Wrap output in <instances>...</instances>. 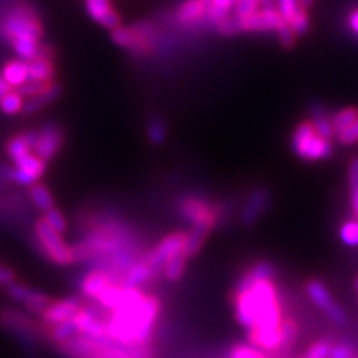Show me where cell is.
Masks as SVG:
<instances>
[{"instance_id": "obj_12", "label": "cell", "mask_w": 358, "mask_h": 358, "mask_svg": "<svg viewBox=\"0 0 358 358\" xmlns=\"http://www.w3.org/2000/svg\"><path fill=\"white\" fill-rule=\"evenodd\" d=\"M306 292L308 295V299H310V301L315 303V306L319 307L320 310L324 312L335 325L343 327L347 324L345 312H343L342 308H340L338 303L335 302L332 297H330L329 289H327L320 280H317V279L308 280L306 284Z\"/></svg>"}, {"instance_id": "obj_16", "label": "cell", "mask_w": 358, "mask_h": 358, "mask_svg": "<svg viewBox=\"0 0 358 358\" xmlns=\"http://www.w3.org/2000/svg\"><path fill=\"white\" fill-rule=\"evenodd\" d=\"M88 17L106 30H115L123 25V17L111 3V0H85Z\"/></svg>"}, {"instance_id": "obj_20", "label": "cell", "mask_w": 358, "mask_h": 358, "mask_svg": "<svg viewBox=\"0 0 358 358\" xmlns=\"http://www.w3.org/2000/svg\"><path fill=\"white\" fill-rule=\"evenodd\" d=\"M64 90H65L64 85L55 80V82H52L50 85H48V87L45 88L42 93L27 98V100L24 101V108H22L20 115H24V116L37 115L38 111H42L43 108H47V106H50L52 103H55L58 98L64 95Z\"/></svg>"}, {"instance_id": "obj_54", "label": "cell", "mask_w": 358, "mask_h": 358, "mask_svg": "<svg viewBox=\"0 0 358 358\" xmlns=\"http://www.w3.org/2000/svg\"><path fill=\"white\" fill-rule=\"evenodd\" d=\"M355 290H357V292H358V279L355 280Z\"/></svg>"}, {"instance_id": "obj_2", "label": "cell", "mask_w": 358, "mask_h": 358, "mask_svg": "<svg viewBox=\"0 0 358 358\" xmlns=\"http://www.w3.org/2000/svg\"><path fill=\"white\" fill-rule=\"evenodd\" d=\"M0 332L12 337L22 352H40L47 343V325L24 308L0 307Z\"/></svg>"}, {"instance_id": "obj_4", "label": "cell", "mask_w": 358, "mask_h": 358, "mask_svg": "<svg viewBox=\"0 0 358 358\" xmlns=\"http://www.w3.org/2000/svg\"><path fill=\"white\" fill-rule=\"evenodd\" d=\"M19 237L25 241L29 249L34 254H37L42 261H47L58 267L73 266L71 248L64 239V234L53 231L42 217L35 219L34 226L30 229L22 231Z\"/></svg>"}, {"instance_id": "obj_29", "label": "cell", "mask_w": 358, "mask_h": 358, "mask_svg": "<svg viewBox=\"0 0 358 358\" xmlns=\"http://www.w3.org/2000/svg\"><path fill=\"white\" fill-rule=\"evenodd\" d=\"M146 138L151 145L159 146L168 140L166 122L159 115H151L146 120Z\"/></svg>"}, {"instance_id": "obj_41", "label": "cell", "mask_w": 358, "mask_h": 358, "mask_svg": "<svg viewBox=\"0 0 358 358\" xmlns=\"http://www.w3.org/2000/svg\"><path fill=\"white\" fill-rule=\"evenodd\" d=\"M216 30L224 37H232V35L239 34V20H237V17L234 13H231V15H227L226 19H222L219 24L216 25Z\"/></svg>"}, {"instance_id": "obj_52", "label": "cell", "mask_w": 358, "mask_h": 358, "mask_svg": "<svg viewBox=\"0 0 358 358\" xmlns=\"http://www.w3.org/2000/svg\"><path fill=\"white\" fill-rule=\"evenodd\" d=\"M299 3H301L302 8H310L313 6V0H299Z\"/></svg>"}, {"instance_id": "obj_21", "label": "cell", "mask_w": 358, "mask_h": 358, "mask_svg": "<svg viewBox=\"0 0 358 358\" xmlns=\"http://www.w3.org/2000/svg\"><path fill=\"white\" fill-rule=\"evenodd\" d=\"M34 143H35V128L24 129V131L12 134L10 138H7L6 145V155L7 158L13 163L25 158L27 155H30L34 151Z\"/></svg>"}, {"instance_id": "obj_49", "label": "cell", "mask_w": 358, "mask_h": 358, "mask_svg": "<svg viewBox=\"0 0 358 358\" xmlns=\"http://www.w3.org/2000/svg\"><path fill=\"white\" fill-rule=\"evenodd\" d=\"M350 204H352V213L355 214V217L358 219V187L350 189Z\"/></svg>"}, {"instance_id": "obj_26", "label": "cell", "mask_w": 358, "mask_h": 358, "mask_svg": "<svg viewBox=\"0 0 358 358\" xmlns=\"http://www.w3.org/2000/svg\"><path fill=\"white\" fill-rule=\"evenodd\" d=\"M27 66H29V80H35V82H53L55 80V62L35 58V60L27 62Z\"/></svg>"}, {"instance_id": "obj_37", "label": "cell", "mask_w": 358, "mask_h": 358, "mask_svg": "<svg viewBox=\"0 0 358 358\" xmlns=\"http://www.w3.org/2000/svg\"><path fill=\"white\" fill-rule=\"evenodd\" d=\"M340 239L350 248L358 245V221L343 222L342 227H340Z\"/></svg>"}, {"instance_id": "obj_25", "label": "cell", "mask_w": 358, "mask_h": 358, "mask_svg": "<svg viewBox=\"0 0 358 358\" xmlns=\"http://www.w3.org/2000/svg\"><path fill=\"white\" fill-rule=\"evenodd\" d=\"M2 77L13 90L22 87L29 80V66H27V62L20 60V58H12V60L6 62L2 66Z\"/></svg>"}, {"instance_id": "obj_7", "label": "cell", "mask_w": 358, "mask_h": 358, "mask_svg": "<svg viewBox=\"0 0 358 358\" xmlns=\"http://www.w3.org/2000/svg\"><path fill=\"white\" fill-rule=\"evenodd\" d=\"M292 150L303 161H322L334 153L332 141L317 133L310 120H303L292 133Z\"/></svg>"}, {"instance_id": "obj_50", "label": "cell", "mask_w": 358, "mask_h": 358, "mask_svg": "<svg viewBox=\"0 0 358 358\" xmlns=\"http://www.w3.org/2000/svg\"><path fill=\"white\" fill-rule=\"evenodd\" d=\"M10 90H13L10 85H8L6 80H3V77H2V73H0V100H2L3 96L7 95L8 92H10Z\"/></svg>"}, {"instance_id": "obj_47", "label": "cell", "mask_w": 358, "mask_h": 358, "mask_svg": "<svg viewBox=\"0 0 358 358\" xmlns=\"http://www.w3.org/2000/svg\"><path fill=\"white\" fill-rule=\"evenodd\" d=\"M348 186L350 189L358 187V158H353L348 164Z\"/></svg>"}, {"instance_id": "obj_22", "label": "cell", "mask_w": 358, "mask_h": 358, "mask_svg": "<svg viewBox=\"0 0 358 358\" xmlns=\"http://www.w3.org/2000/svg\"><path fill=\"white\" fill-rule=\"evenodd\" d=\"M274 277H275L274 264L268 261H259L256 264H252L248 271L243 272V275H241L239 280H237L234 292H243V290H248L252 287L257 280L274 279Z\"/></svg>"}, {"instance_id": "obj_9", "label": "cell", "mask_w": 358, "mask_h": 358, "mask_svg": "<svg viewBox=\"0 0 358 358\" xmlns=\"http://www.w3.org/2000/svg\"><path fill=\"white\" fill-rule=\"evenodd\" d=\"M66 145V129L62 123L47 120L35 128L34 155L42 158L45 163H52L62 153Z\"/></svg>"}, {"instance_id": "obj_43", "label": "cell", "mask_w": 358, "mask_h": 358, "mask_svg": "<svg viewBox=\"0 0 358 358\" xmlns=\"http://www.w3.org/2000/svg\"><path fill=\"white\" fill-rule=\"evenodd\" d=\"M229 358H267V353L261 352L256 347L236 345L231 348Z\"/></svg>"}, {"instance_id": "obj_5", "label": "cell", "mask_w": 358, "mask_h": 358, "mask_svg": "<svg viewBox=\"0 0 358 358\" xmlns=\"http://www.w3.org/2000/svg\"><path fill=\"white\" fill-rule=\"evenodd\" d=\"M111 42L134 58L153 57L159 52L161 30L156 20H138L131 25H122L110 32Z\"/></svg>"}, {"instance_id": "obj_45", "label": "cell", "mask_w": 358, "mask_h": 358, "mask_svg": "<svg viewBox=\"0 0 358 358\" xmlns=\"http://www.w3.org/2000/svg\"><path fill=\"white\" fill-rule=\"evenodd\" d=\"M277 37H279V42L282 43V47L292 48L295 45V38H297V35L294 34V30L290 29L289 24H285L279 32H277Z\"/></svg>"}, {"instance_id": "obj_48", "label": "cell", "mask_w": 358, "mask_h": 358, "mask_svg": "<svg viewBox=\"0 0 358 358\" xmlns=\"http://www.w3.org/2000/svg\"><path fill=\"white\" fill-rule=\"evenodd\" d=\"M347 24H348V29H350L352 32L358 37V8H355V10H353L350 15H348Z\"/></svg>"}, {"instance_id": "obj_51", "label": "cell", "mask_w": 358, "mask_h": 358, "mask_svg": "<svg viewBox=\"0 0 358 358\" xmlns=\"http://www.w3.org/2000/svg\"><path fill=\"white\" fill-rule=\"evenodd\" d=\"M22 357L24 358H42L40 357V352H22Z\"/></svg>"}, {"instance_id": "obj_44", "label": "cell", "mask_w": 358, "mask_h": 358, "mask_svg": "<svg viewBox=\"0 0 358 358\" xmlns=\"http://www.w3.org/2000/svg\"><path fill=\"white\" fill-rule=\"evenodd\" d=\"M335 138H337V141L343 146H352L358 143V120L355 123H352L348 128L342 129V131L335 134Z\"/></svg>"}, {"instance_id": "obj_11", "label": "cell", "mask_w": 358, "mask_h": 358, "mask_svg": "<svg viewBox=\"0 0 358 358\" xmlns=\"http://www.w3.org/2000/svg\"><path fill=\"white\" fill-rule=\"evenodd\" d=\"M239 20L241 32H279L287 22L282 19V15L275 7H262L259 10L249 13Z\"/></svg>"}, {"instance_id": "obj_17", "label": "cell", "mask_w": 358, "mask_h": 358, "mask_svg": "<svg viewBox=\"0 0 358 358\" xmlns=\"http://www.w3.org/2000/svg\"><path fill=\"white\" fill-rule=\"evenodd\" d=\"M271 191H268L267 187H254V189L249 192L248 199H245L244 203L243 213H241V222L248 227L254 226V224L266 214L268 204H271Z\"/></svg>"}, {"instance_id": "obj_14", "label": "cell", "mask_w": 358, "mask_h": 358, "mask_svg": "<svg viewBox=\"0 0 358 358\" xmlns=\"http://www.w3.org/2000/svg\"><path fill=\"white\" fill-rule=\"evenodd\" d=\"M83 299L80 295H69V297L58 299V301H52L50 306L45 308V312L38 317L43 324L55 325L62 324V322L73 320V317L82 310Z\"/></svg>"}, {"instance_id": "obj_38", "label": "cell", "mask_w": 358, "mask_h": 358, "mask_svg": "<svg viewBox=\"0 0 358 358\" xmlns=\"http://www.w3.org/2000/svg\"><path fill=\"white\" fill-rule=\"evenodd\" d=\"M275 8L279 10V13L282 15V19L285 22H289L294 19V15L301 10V3L299 0H275Z\"/></svg>"}, {"instance_id": "obj_1", "label": "cell", "mask_w": 358, "mask_h": 358, "mask_svg": "<svg viewBox=\"0 0 358 358\" xmlns=\"http://www.w3.org/2000/svg\"><path fill=\"white\" fill-rule=\"evenodd\" d=\"M159 317L161 301L158 295L131 287L122 306L110 312L106 332L111 340L123 345L151 343Z\"/></svg>"}, {"instance_id": "obj_23", "label": "cell", "mask_w": 358, "mask_h": 358, "mask_svg": "<svg viewBox=\"0 0 358 358\" xmlns=\"http://www.w3.org/2000/svg\"><path fill=\"white\" fill-rule=\"evenodd\" d=\"M25 191H27V196H29L30 204L34 206L35 211L47 213L50 211L52 208H55V196H53L50 187L45 185V182L42 181L35 182V185L27 187Z\"/></svg>"}, {"instance_id": "obj_32", "label": "cell", "mask_w": 358, "mask_h": 358, "mask_svg": "<svg viewBox=\"0 0 358 358\" xmlns=\"http://www.w3.org/2000/svg\"><path fill=\"white\" fill-rule=\"evenodd\" d=\"M310 122L313 123V127H315L317 133H319L320 136H324L325 140H329V141L334 140L335 133H334V128H332V122H330V116L327 115L324 110L313 108Z\"/></svg>"}, {"instance_id": "obj_6", "label": "cell", "mask_w": 358, "mask_h": 358, "mask_svg": "<svg viewBox=\"0 0 358 358\" xmlns=\"http://www.w3.org/2000/svg\"><path fill=\"white\" fill-rule=\"evenodd\" d=\"M35 209L30 204L29 196L24 187H10L0 192V227L20 234L22 231L30 229L34 226Z\"/></svg>"}, {"instance_id": "obj_53", "label": "cell", "mask_w": 358, "mask_h": 358, "mask_svg": "<svg viewBox=\"0 0 358 358\" xmlns=\"http://www.w3.org/2000/svg\"><path fill=\"white\" fill-rule=\"evenodd\" d=\"M7 189H10V186H8L2 178H0V192H3V191H7Z\"/></svg>"}, {"instance_id": "obj_13", "label": "cell", "mask_w": 358, "mask_h": 358, "mask_svg": "<svg viewBox=\"0 0 358 358\" xmlns=\"http://www.w3.org/2000/svg\"><path fill=\"white\" fill-rule=\"evenodd\" d=\"M13 174H12V186L15 187H29L38 182L40 179L47 173L48 163H45L42 158H38L37 155L30 153L25 158L12 164Z\"/></svg>"}, {"instance_id": "obj_46", "label": "cell", "mask_w": 358, "mask_h": 358, "mask_svg": "<svg viewBox=\"0 0 358 358\" xmlns=\"http://www.w3.org/2000/svg\"><path fill=\"white\" fill-rule=\"evenodd\" d=\"M17 280V272L12 267L0 264V287H7L8 284Z\"/></svg>"}, {"instance_id": "obj_36", "label": "cell", "mask_w": 358, "mask_h": 358, "mask_svg": "<svg viewBox=\"0 0 358 358\" xmlns=\"http://www.w3.org/2000/svg\"><path fill=\"white\" fill-rule=\"evenodd\" d=\"M32 289L34 287H30V285H27L20 280L12 282V284H8L7 287H3L8 301H12L13 303H20V306L25 302V299L29 297V294L32 292Z\"/></svg>"}, {"instance_id": "obj_31", "label": "cell", "mask_w": 358, "mask_h": 358, "mask_svg": "<svg viewBox=\"0 0 358 358\" xmlns=\"http://www.w3.org/2000/svg\"><path fill=\"white\" fill-rule=\"evenodd\" d=\"M186 264H187V256L186 252L178 254L176 257H173L171 261L166 262V266L163 267V277L168 282H178L182 279L186 272Z\"/></svg>"}, {"instance_id": "obj_40", "label": "cell", "mask_w": 358, "mask_h": 358, "mask_svg": "<svg viewBox=\"0 0 358 358\" xmlns=\"http://www.w3.org/2000/svg\"><path fill=\"white\" fill-rule=\"evenodd\" d=\"M329 358H357V350L352 343L337 342L330 345Z\"/></svg>"}, {"instance_id": "obj_27", "label": "cell", "mask_w": 358, "mask_h": 358, "mask_svg": "<svg viewBox=\"0 0 358 358\" xmlns=\"http://www.w3.org/2000/svg\"><path fill=\"white\" fill-rule=\"evenodd\" d=\"M209 232H211V229H209V227H204V226H192L191 231L186 232L185 252H186L187 259L198 256V254L201 252V249H203L206 239H208Z\"/></svg>"}, {"instance_id": "obj_10", "label": "cell", "mask_w": 358, "mask_h": 358, "mask_svg": "<svg viewBox=\"0 0 358 358\" xmlns=\"http://www.w3.org/2000/svg\"><path fill=\"white\" fill-rule=\"evenodd\" d=\"M186 248V232L174 231L169 232L159 239L153 248H150L145 254V261L148 266L153 268V272L158 277H163V267L168 261L176 257L178 254L185 252Z\"/></svg>"}, {"instance_id": "obj_18", "label": "cell", "mask_w": 358, "mask_h": 358, "mask_svg": "<svg viewBox=\"0 0 358 358\" xmlns=\"http://www.w3.org/2000/svg\"><path fill=\"white\" fill-rule=\"evenodd\" d=\"M206 13L208 7L203 0H185L173 13H168V22H174L179 27H194L199 22H206Z\"/></svg>"}, {"instance_id": "obj_35", "label": "cell", "mask_w": 358, "mask_h": 358, "mask_svg": "<svg viewBox=\"0 0 358 358\" xmlns=\"http://www.w3.org/2000/svg\"><path fill=\"white\" fill-rule=\"evenodd\" d=\"M43 221L48 224V226L52 227L53 231H57V232H60V234H66V232H69V229H70V224H69V219L65 217V214L62 213V209H58L57 206L55 208H52L50 211H47V213H43Z\"/></svg>"}, {"instance_id": "obj_33", "label": "cell", "mask_w": 358, "mask_h": 358, "mask_svg": "<svg viewBox=\"0 0 358 358\" xmlns=\"http://www.w3.org/2000/svg\"><path fill=\"white\" fill-rule=\"evenodd\" d=\"M22 108H24V96H22L17 90H10V92L0 100V111H2L3 115H20Z\"/></svg>"}, {"instance_id": "obj_3", "label": "cell", "mask_w": 358, "mask_h": 358, "mask_svg": "<svg viewBox=\"0 0 358 358\" xmlns=\"http://www.w3.org/2000/svg\"><path fill=\"white\" fill-rule=\"evenodd\" d=\"M45 22L37 0H15L2 24L3 47L19 38L43 40Z\"/></svg>"}, {"instance_id": "obj_19", "label": "cell", "mask_w": 358, "mask_h": 358, "mask_svg": "<svg viewBox=\"0 0 358 358\" xmlns=\"http://www.w3.org/2000/svg\"><path fill=\"white\" fill-rule=\"evenodd\" d=\"M159 277L155 274L153 268L148 266L145 261V256L138 259L133 266H129L127 271L123 272L122 279L118 284L124 285V287H134V289H145L151 285L153 282L158 280Z\"/></svg>"}, {"instance_id": "obj_39", "label": "cell", "mask_w": 358, "mask_h": 358, "mask_svg": "<svg viewBox=\"0 0 358 358\" xmlns=\"http://www.w3.org/2000/svg\"><path fill=\"white\" fill-rule=\"evenodd\" d=\"M289 27L294 30L295 35H306L308 32V27H310V20H308V13L306 8H301L294 15V19L289 22Z\"/></svg>"}, {"instance_id": "obj_8", "label": "cell", "mask_w": 358, "mask_h": 358, "mask_svg": "<svg viewBox=\"0 0 358 358\" xmlns=\"http://www.w3.org/2000/svg\"><path fill=\"white\" fill-rule=\"evenodd\" d=\"M178 216L189 226H204L214 229L217 226L219 219L222 216L221 206L213 204L211 201L201 198L196 194H186L176 199L174 203Z\"/></svg>"}, {"instance_id": "obj_34", "label": "cell", "mask_w": 358, "mask_h": 358, "mask_svg": "<svg viewBox=\"0 0 358 358\" xmlns=\"http://www.w3.org/2000/svg\"><path fill=\"white\" fill-rule=\"evenodd\" d=\"M358 120V110L357 108H342L338 110L337 113L330 116V122H332V128L334 133L337 134L350 127L352 123H355Z\"/></svg>"}, {"instance_id": "obj_28", "label": "cell", "mask_w": 358, "mask_h": 358, "mask_svg": "<svg viewBox=\"0 0 358 358\" xmlns=\"http://www.w3.org/2000/svg\"><path fill=\"white\" fill-rule=\"evenodd\" d=\"M52 301L53 299L47 292L38 289H32V292L29 294V297H27L25 302L22 303V308H24L27 313H30V315L37 317L38 319V317L45 312V308L50 306Z\"/></svg>"}, {"instance_id": "obj_55", "label": "cell", "mask_w": 358, "mask_h": 358, "mask_svg": "<svg viewBox=\"0 0 358 358\" xmlns=\"http://www.w3.org/2000/svg\"><path fill=\"white\" fill-rule=\"evenodd\" d=\"M357 221H358V219H357Z\"/></svg>"}, {"instance_id": "obj_42", "label": "cell", "mask_w": 358, "mask_h": 358, "mask_svg": "<svg viewBox=\"0 0 358 358\" xmlns=\"http://www.w3.org/2000/svg\"><path fill=\"white\" fill-rule=\"evenodd\" d=\"M264 3V0H236L234 6V15L237 19H243V17L249 15V13L259 10Z\"/></svg>"}, {"instance_id": "obj_15", "label": "cell", "mask_w": 358, "mask_h": 358, "mask_svg": "<svg viewBox=\"0 0 358 358\" xmlns=\"http://www.w3.org/2000/svg\"><path fill=\"white\" fill-rule=\"evenodd\" d=\"M110 284H115L111 277L105 271L98 268H83L82 275L77 279L78 295L87 302H95L103 290Z\"/></svg>"}, {"instance_id": "obj_30", "label": "cell", "mask_w": 358, "mask_h": 358, "mask_svg": "<svg viewBox=\"0 0 358 358\" xmlns=\"http://www.w3.org/2000/svg\"><path fill=\"white\" fill-rule=\"evenodd\" d=\"M42 42L43 40L19 38V40H15V42H12L10 48L17 55V58H20V60H24V62H30V60H35V58H37L40 43Z\"/></svg>"}, {"instance_id": "obj_24", "label": "cell", "mask_w": 358, "mask_h": 358, "mask_svg": "<svg viewBox=\"0 0 358 358\" xmlns=\"http://www.w3.org/2000/svg\"><path fill=\"white\" fill-rule=\"evenodd\" d=\"M279 330H280L279 348H277V352L268 353V355H287V353H292V348L295 347V343H297L299 335H301L299 324L292 319V317H284Z\"/></svg>"}]
</instances>
